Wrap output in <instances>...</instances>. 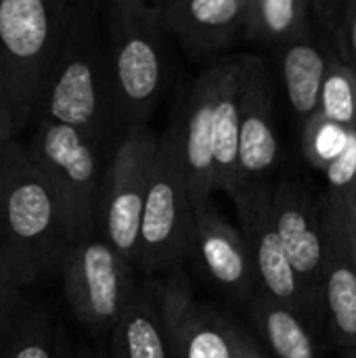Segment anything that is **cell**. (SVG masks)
Returning <instances> with one entry per match:
<instances>
[{"mask_svg":"<svg viewBox=\"0 0 356 358\" xmlns=\"http://www.w3.org/2000/svg\"><path fill=\"white\" fill-rule=\"evenodd\" d=\"M36 120L69 126L107 155L126 134L107 59L103 0H86L71 21L46 76Z\"/></svg>","mask_w":356,"mask_h":358,"instance_id":"obj_1","label":"cell"},{"mask_svg":"<svg viewBox=\"0 0 356 358\" xmlns=\"http://www.w3.org/2000/svg\"><path fill=\"white\" fill-rule=\"evenodd\" d=\"M61 203L17 136L0 151V256L34 285L61 268L73 248Z\"/></svg>","mask_w":356,"mask_h":358,"instance_id":"obj_2","label":"cell"},{"mask_svg":"<svg viewBox=\"0 0 356 358\" xmlns=\"http://www.w3.org/2000/svg\"><path fill=\"white\" fill-rule=\"evenodd\" d=\"M103 29L124 128L151 124L170 82L168 27L149 0H103Z\"/></svg>","mask_w":356,"mask_h":358,"instance_id":"obj_3","label":"cell"},{"mask_svg":"<svg viewBox=\"0 0 356 358\" xmlns=\"http://www.w3.org/2000/svg\"><path fill=\"white\" fill-rule=\"evenodd\" d=\"M86 0H0V55L17 136L36 120L50 65Z\"/></svg>","mask_w":356,"mask_h":358,"instance_id":"obj_4","label":"cell"},{"mask_svg":"<svg viewBox=\"0 0 356 358\" xmlns=\"http://www.w3.org/2000/svg\"><path fill=\"white\" fill-rule=\"evenodd\" d=\"M23 145L52 187L73 243L97 235L111 155L97 149L80 132L52 120H36Z\"/></svg>","mask_w":356,"mask_h":358,"instance_id":"obj_5","label":"cell"},{"mask_svg":"<svg viewBox=\"0 0 356 358\" xmlns=\"http://www.w3.org/2000/svg\"><path fill=\"white\" fill-rule=\"evenodd\" d=\"M195 206L176 149L166 132H157L149 187L138 227L136 275L155 277L180 268L191 256Z\"/></svg>","mask_w":356,"mask_h":358,"instance_id":"obj_6","label":"cell"},{"mask_svg":"<svg viewBox=\"0 0 356 358\" xmlns=\"http://www.w3.org/2000/svg\"><path fill=\"white\" fill-rule=\"evenodd\" d=\"M61 271L76 319L94 336H109L138 281L136 268L97 233L69 250Z\"/></svg>","mask_w":356,"mask_h":358,"instance_id":"obj_7","label":"cell"},{"mask_svg":"<svg viewBox=\"0 0 356 358\" xmlns=\"http://www.w3.org/2000/svg\"><path fill=\"white\" fill-rule=\"evenodd\" d=\"M157 132L147 126L128 128L115 145L103 185L99 235L136 268L138 227L149 187Z\"/></svg>","mask_w":356,"mask_h":358,"instance_id":"obj_8","label":"cell"},{"mask_svg":"<svg viewBox=\"0 0 356 358\" xmlns=\"http://www.w3.org/2000/svg\"><path fill=\"white\" fill-rule=\"evenodd\" d=\"M273 222L285 256L311 306L317 329L323 327L321 266H323V189L306 176L283 172L273 178Z\"/></svg>","mask_w":356,"mask_h":358,"instance_id":"obj_9","label":"cell"},{"mask_svg":"<svg viewBox=\"0 0 356 358\" xmlns=\"http://www.w3.org/2000/svg\"><path fill=\"white\" fill-rule=\"evenodd\" d=\"M271 197H273V178L239 187L231 197L237 208L239 231L248 243L256 268L258 289L296 308L308 321V325L315 331H319L311 306L304 298V292L298 283V277L275 231Z\"/></svg>","mask_w":356,"mask_h":358,"instance_id":"obj_10","label":"cell"},{"mask_svg":"<svg viewBox=\"0 0 356 358\" xmlns=\"http://www.w3.org/2000/svg\"><path fill=\"white\" fill-rule=\"evenodd\" d=\"M279 157L281 145L277 130L275 84L269 65L256 55H239L237 189L275 178Z\"/></svg>","mask_w":356,"mask_h":358,"instance_id":"obj_11","label":"cell"},{"mask_svg":"<svg viewBox=\"0 0 356 358\" xmlns=\"http://www.w3.org/2000/svg\"><path fill=\"white\" fill-rule=\"evenodd\" d=\"M220 65L222 59L204 65V71L178 99L174 120L166 130L176 149L193 206L208 201L216 191L212 162V113L220 80Z\"/></svg>","mask_w":356,"mask_h":358,"instance_id":"obj_12","label":"cell"},{"mask_svg":"<svg viewBox=\"0 0 356 358\" xmlns=\"http://www.w3.org/2000/svg\"><path fill=\"white\" fill-rule=\"evenodd\" d=\"M323 327L338 348L356 346V271L346 229V199L323 189Z\"/></svg>","mask_w":356,"mask_h":358,"instance_id":"obj_13","label":"cell"},{"mask_svg":"<svg viewBox=\"0 0 356 358\" xmlns=\"http://www.w3.org/2000/svg\"><path fill=\"white\" fill-rule=\"evenodd\" d=\"M170 273L157 287L172 358H237V325L195 302L178 268Z\"/></svg>","mask_w":356,"mask_h":358,"instance_id":"obj_14","label":"cell"},{"mask_svg":"<svg viewBox=\"0 0 356 358\" xmlns=\"http://www.w3.org/2000/svg\"><path fill=\"white\" fill-rule=\"evenodd\" d=\"M191 256L197 258L208 281L225 298L248 304L258 292L256 268L248 243L241 231L218 212L212 199L195 206Z\"/></svg>","mask_w":356,"mask_h":358,"instance_id":"obj_15","label":"cell"},{"mask_svg":"<svg viewBox=\"0 0 356 358\" xmlns=\"http://www.w3.org/2000/svg\"><path fill=\"white\" fill-rule=\"evenodd\" d=\"M159 6L170 36L201 65L222 59L245 29L241 0H162Z\"/></svg>","mask_w":356,"mask_h":358,"instance_id":"obj_16","label":"cell"},{"mask_svg":"<svg viewBox=\"0 0 356 358\" xmlns=\"http://www.w3.org/2000/svg\"><path fill=\"white\" fill-rule=\"evenodd\" d=\"M109 342L111 358H172L159 287L153 277L136 281Z\"/></svg>","mask_w":356,"mask_h":358,"instance_id":"obj_17","label":"cell"},{"mask_svg":"<svg viewBox=\"0 0 356 358\" xmlns=\"http://www.w3.org/2000/svg\"><path fill=\"white\" fill-rule=\"evenodd\" d=\"M212 162L216 191H237L239 166V55L222 57L212 113Z\"/></svg>","mask_w":356,"mask_h":358,"instance_id":"obj_18","label":"cell"},{"mask_svg":"<svg viewBox=\"0 0 356 358\" xmlns=\"http://www.w3.org/2000/svg\"><path fill=\"white\" fill-rule=\"evenodd\" d=\"M250 315L264 346L275 358H323L321 342L308 321L292 306L256 292L252 296Z\"/></svg>","mask_w":356,"mask_h":358,"instance_id":"obj_19","label":"cell"},{"mask_svg":"<svg viewBox=\"0 0 356 358\" xmlns=\"http://www.w3.org/2000/svg\"><path fill=\"white\" fill-rule=\"evenodd\" d=\"M327 61L329 48H321L308 31L281 44L283 90L292 111L302 120L317 111Z\"/></svg>","mask_w":356,"mask_h":358,"instance_id":"obj_20","label":"cell"},{"mask_svg":"<svg viewBox=\"0 0 356 358\" xmlns=\"http://www.w3.org/2000/svg\"><path fill=\"white\" fill-rule=\"evenodd\" d=\"M63 325L44 304L25 302L0 336V358H67Z\"/></svg>","mask_w":356,"mask_h":358,"instance_id":"obj_21","label":"cell"},{"mask_svg":"<svg viewBox=\"0 0 356 358\" xmlns=\"http://www.w3.org/2000/svg\"><path fill=\"white\" fill-rule=\"evenodd\" d=\"M311 4L308 0H256L245 17L243 36L281 46L308 31Z\"/></svg>","mask_w":356,"mask_h":358,"instance_id":"obj_22","label":"cell"},{"mask_svg":"<svg viewBox=\"0 0 356 358\" xmlns=\"http://www.w3.org/2000/svg\"><path fill=\"white\" fill-rule=\"evenodd\" d=\"M317 113L346 128H356V69L334 50L332 44Z\"/></svg>","mask_w":356,"mask_h":358,"instance_id":"obj_23","label":"cell"},{"mask_svg":"<svg viewBox=\"0 0 356 358\" xmlns=\"http://www.w3.org/2000/svg\"><path fill=\"white\" fill-rule=\"evenodd\" d=\"M350 128L321 115V113H311L308 117L302 120V155L306 164L323 172L344 149L348 141Z\"/></svg>","mask_w":356,"mask_h":358,"instance_id":"obj_24","label":"cell"},{"mask_svg":"<svg viewBox=\"0 0 356 358\" xmlns=\"http://www.w3.org/2000/svg\"><path fill=\"white\" fill-rule=\"evenodd\" d=\"M321 174L325 176L327 193L346 201L356 199V128H350L344 149Z\"/></svg>","mask_w":356,"mask_h":358,"instance_id":"obj_25","label":"cell"},{"mask_svg":"<svg viewBox=\"0 0 356 358\" xmlns=\"http://www.w3.org/2000/svg\"><path fill=\"white\" fill-rule=\"evenodd\" d=\"M334 50L356 69V0H342L329 29Z\"/></svg>","mask_w":356,"mask_h":358,"instance_id":"obj_26","label":"cell"},{"mask_svg":"<svg viewBox=\"0 0 356 358\" xmlns=\"http://www.w3.org/2000/svg\"><path fill=\"white\" fill-rule=\"evenodd\" d=\"M25 289L27 287L15 277L10 266L0 256V336L27 302L23 294Z\"/></svg>","mask_w":356,"mask_h":358,"instance_id":"obj_27","label":"cell"},{"mask_svg":"<svg viewBox=\"0 0 356 358\" xmlns=\"http://www.w3.org/2000/svg\"><path fill=\"white\" fill-rule=\"evenodd\" d=\"M13 138H17L15 111H13V101H10V92H8V80H6L4 61H2V55H0V151Z\"/></svg>","mask_w":356,"mask_h":358,"instance_id":"obj_28","label":"cell"},{"mask_svg":"<svg viewBox=\"0 0 356 358\" xmlns=\"http://www.w3.org/2000/svg\"><path fill=\"white\" fill-rule=\"evenodd\" d=\"M342 0H308L311 4V15L315 17V21L329 34L332 25H334V19H336V13H338V6H340Z\"/></svg>","mask_w":356,"mask_h":358,"instance_id":"obj_29","label":"cell"},{"mask_svg":"<svg viewBox=\"0 0 356 358\" xmlns=\"http://www.w3.org/2000/svg\"><path fill=\"white\" fill-rule=\"evenodd\" d=\"M237 358H266L254 340L237 327Z\"/></svg>","mask_w":356,"mask_h":358,"instance_id":"obj_30","label":"cell"},{"mask_svg":"<svg viewBox=\"0 0 356 358\" xmlns=\"http://www.w3.org/2000/svg\"><path fill=\"white\" fill-rule=\"evenodd\" d=\"M346 229H348V241H350V254L356 271V199L346 201Z\"/></svg>","mask_w":356,"mask_h":358,"instance_id":"obj_31","label":"cell"},{"mask_svg":"<svg viewBox=\"0 0 356 358\" xmlns=\"http://www.w3.org/2000/svg\"><path fill=\"white\" fill-rule=\"evenodd\" d=\"M342 357L356 358V346H353V348H344V350H342Z\"/></svg>","mask_w":356,"mask_h":358,"instance_id":"obj_32","label":"cell"},{"mask_svg":"<svg viewBox=\"0 0 356 358\" xmlns=\"http://www.w3.org/2000/svg\"><path fill=\"white\" fill-rule=\"evenodd\" d=\"M241 2H243V6H245V17H248V13H250V8L254 6L256 0H241Z\"/></svg>","mask_w":356,"mask_h":358,"instance_id":"obj_33","label":"cell"},{"mask_svg":"<svg viewBox=\"0 0 356 358\" xmlns=\"http://www.w3.org/2000/svg\"><path fill=\"white\" fill-rule=\"evenodd\" d=\"M67 358H84V355H76V352L71 350V352L67 355Z\"/></svg>","mask_w":356,"mask_h":358,"instance_id":"obj_34","label":"cell"},{"mask_svg":"<svg viewBox=\"0 0 356 358\" xmlns=\"http://www.w3.org/2000/svg\"><path fill=\"white\" fill-rule=\"evenodd\" d=\"M84 358H99V357H94V355H84Z\"/></svg>","mask_w":356,"mask_h":358,"instance_id":"obj_35","label":"cell"},{"mask_svg":"<svg viewBox=\"0 0 356 358\" xmlns=\"http://www.w3.org/2000/svg\"><path fill=\"white\" fill-rule=\"evenodd\" d=\"M149 2H155V4H159V2H162V0H149Z\"/></svg>","mask_w":356,"mask_h":358,"instance_id":"obj_36","label":"cell"}]
</instances>
